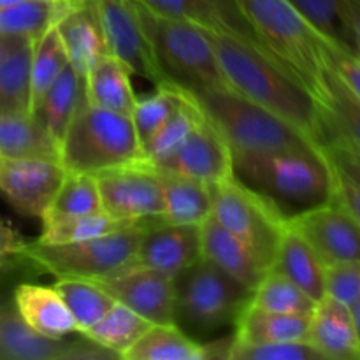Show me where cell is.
Listing matches in <instances>:
<instances>
[{"label": "cell", "mask_w": 360, "mask_h": 360, "mask_svg": "<svg viewBox=\"0 0 360 360\" xmlns=\"http://www.w3.org/2000/svg\"><path fill=\"white\" fill-rule=\"evenodd\" d=\"M352 311V319H354V326H355V333H357V341L360 347V299L355 302L354 306H350Z\"/></svg>", "instance_id": "48"}, {"label": "cell", "mask_w": 360, "mask_h": 360, "mask_svg": "<svg viewBox=\"0 0 360 360\" xmlns=\"http://www.w3.org/2000/svg\"><path fill=\"white\" fill-rule=\"evenodd\" d=\"M207 35L231 90L280 116L320 144L322 115L319 102L287 69L257 42L227 32L207 30Z\"/></svg>", "instance_id": "1"}, {"label": "cell", "mask_w": 360, "mask_h": 360, "mask_svg": "<svg viewBox=\"0 0 360 360\" xmlns=\"http://www.w3.org/2000/svg\"><path fill=\"white\" fill-rule=\"evenodd\" d=\"M102 210L122 220H164L162 176L148 162L120 165L95 174Z\"/></svg>", "instance_id": "11"}, {"label": "cell", "mask_w": 360, "mask_h": 360, "mask_svg": "<svg viewBox=\"0 0 360 360\" xmlns=\"http://www.w3.org/2000/svg\"><path fill=\"white\" fill-rule=\"evenodd\" d=\"M102 210L101 192H98L95 174L86 172H65L58 192L53 197L48 211L42 217V224L69 220Z\"/></svg>", "instance_id": "34"}, {"label": "cell", "mask_w": 360, "mask_h": 360, "mask_svg": "<svg viewBox=\"0 0 360 360\" xmlns=\"http://www.w3.org/2000/svg\"><path fill=\"white\" fill-rule=\"evenodd\" d=\"M181 97V88L169 83L155 86V91L148 97H137L136 105L130 112V118H132L134 129H136L137 137H139L141 146H144L146 141L160 129L162 123L171 116V112L179 104Z\"/></svg>", "instance_id": "40"}, {"label": "cell", "mask_w": 360, "mask_h": 360, "mask_svg": "<svg viewBox=\"0 0 360 360\" xmlns=\"http://www.w3.org/2000/svg\"><path fill=\"white\" fill-rule=\"evenodd\" d=\"M309 316L285 315L253 304L245 306L234 323L232 340L238 343H280L308 340Z\"/></svg>", "instance_id": "26"}, {"label": "cell", "mask_w": 360, "mask_h": 360, "mask_svg": "<svg viewBox=\"0 0 360 360\" xmlns=\"http://www.w3.org/2000/svg\"><path fill=\"white\" fill-rule=\"evenodd\" d=\"M252 290L202 259L174 276V323L200 341L225 327H234Z\"/></svg>", "instance_id": "6"}, {"label": "cell", "mask_w": 360, "mask_h": 360, "mask_svg": "<svg viewBox=\"0 0 360 360\" xmlns=\"http://www.w3.org/2000/svg\"><path fill=\"white\" fill-rule=\"evenodd\" d=\"M55 27L67 51L69 65L79 76H84L98 58L109 53L104 30L91 0H70Z\"/></svg>", "instance_id": "18"}, {"label": "cell", "mask_w": 360, "mask_h": 360, "mask_svg": "<svg viewBox=\"0 0 360 360\" xmlns=\"http://www.w3.org/2000/svg\"><path fill=\"white\" fill-rule=\"evenodd\" d=\"M320 150L323 151L327 158H329L330 164L341 171L343 174H347L348 178L354 179L355 183L360 185V153L355 151L354 148L348 146L347 143H343L341 139L333 136H326L322 139V143L319 144Z\"/></svg>", "instance_id": "45"}, {"label": "cell", "mask_w": 360, "mask_h": 360, "mask_svg": "<svg viewBox=\"0 0 360 360\" xmlns=\"http://www.w3.org/2000/svg\"><path fill=\"white\" fill-rule=\"evenodd\" d=\"M0 158H2V157H0Z\"/></svg>", "instance_id": "51"}, {"label": "cell", "mask_w": 360, "mask_h": 360, "mask_svg": "<svg viewBox=\"0 0 360 360\" xmlns=\"http://www.w3.org/2000/svg\"><path fill=\"white\" fill-rule=\"evenodd\" d=\"M18 2H23V0H0V9H4V7L7 6H13V4H18Z\"/></svg>", "instance_id": "50"}, {"label": "cell", "mask_w": 360, "mask_h": 360, "mask_svg": "<svg viewBox=\"0 0 360 360\" xmlns=\"http://www.w3.org/2000/svg\"><path fill=\"white\" fill-rule=\"evenodd\" d=\"M84 102H86V95H84L83 76H79L70 65H67V69L44 91L32 115L37 118V122L44 127L46 132L60 146L67 132V127L70 125Z\"/></svg>", "instance_id": "25"}, {"label": "cell", "mask_w": 360, "mask_h": 360, "mask_svg": "<svg viewBox=\"0 0 360 360\" xmlns=\"http://www.w3.org/2000/svg\"><path fill=\"white\" fill-rule=\"evenodd\" d=\"M148 224L150 221H141L134 227L83 241L58 245L30 241L21 262L27 260L37 269L56 276V280H104L130 267Z\"/></svg>", "instance_id": "8"}, {"label": "cell", "mask_w": 360, "mask_h": 360, "mask_svg": "<svg viewBox=\"0 0 360 360\" xmlns=\"http://www.w3.org/2000/svg\"><path fill=\"white\" fill-rule=\"evenodd\" d=\"M81 338L51 340L32 330L18 313L13 292L0 285V360H122L115 352Z\"/></svg>", "instance_id": "10"}, {"label": "cell", "mask_w": 360, "mask_h": 360, "mask_svg": "<svg viewBox=\"0 0 360 360\" xmlns=\"http://www.w3.org/2000/svg\"><path fill=\"white\" fill-rule=\"evenodd\" d=\"M330 44L355 53V42L341 0H288Z\"/></svg>", "instance_id": "39"}, {"label": "cell", "mask_w": 360, "mask_h": 360, "mask_svg": "<svg viewBox=\"0 0 360 360\" xmlns=\"http://www.w3.org/2000/svg\"><path fill=\"white\" fill-rule=\"evenodd\" d=\"M204 122V112L190 91L183 90V97L174 111L162 123L160 129L143 146V157L148 164H157L178 150L193 130Z\"/></svg>", "instance_id": "31"}, {"label": "cell", "mask_w": 360, "mask_h": 360, "mask_svg": "<svg viewBox=\"0 0 360 360\" xmlns=\"http://www.w3.org/2000/svg\"><path fill=\"white\" fill-rule=\"evenodd\" d=\"M153 323L136 313L134 309L127 308L122 302H115L111 309L95 323L90 329L83 330L81 336L108 350L115 352L116 355H122L146 333Z\"/></svg>", "instance_id": "33"}, {"label": "cell", "mask_w": 360, "mask_h": 360, "mask_svg": "<svg viewBox=\"0 0 360 360\" xmlns=\"http://www.w3.org/2000/svg\"><path fill=\"white\" fill-rule=\"evenodd\" d=\"M200 259L199 225H178L155 220L144 229L130 267H146L176 276Z\"/></svg>", "instance_id": "17"}, {"label": "cell", "mask_w": 360, "mask_h": 360, "mask_svg": "<svg viewBox=\"0 0 360 360\" xmlns=\"http://www.w3.org/2000/svg\"><path fill=\"white\" fill-rule=\"evenodd\" d=\"M232 338V334H231ZM227 360H326L319 350L302 341L280 343H238L231 340Z\"/></svg>", "instance_id": "41"}, {"label": "cell", "mask_w": 360, "mask_h": 360, "mask_svg": "<svg viewBox=\"0 0 360 360\" xmlns=\"http://www.w3.org/2000/svg\"><path fill=\"white\" fill-rule=\"evenodd\" d=\"M70 0H23L0 9V37L37 41L56 25Z\"/></svg>", "instance_id": "30"}, {"label": "cell", "mask_w": 360, "mask_h": 360, "mask_svg": "<svg viewBox=\"0 0 360 360\" xmlns=\"http://www.w3.org/2000/svg\"><path fill=\"white\" fill-rule=\"evenodd\" d=\"M260 48L287 69L319 102L327 70L326 44L288 0H236Z\"/></svg>", "instance_id": "3"}, {"label": "cell", "mask_w": 360, "mask_h": 360, "mask_svg": "<svg viewBox=\"0 0 360 360\" xmlns=\"http://www.w3.org/2000/svg\"><path fill=\"white\" fill-rule=\"evenodd\" d=\"M326 63L329 69L360 98V56L341 46L326 44Z\"/></svg>", "instance_id": "44"}, {"label": "cell", "mask_w": 360, "mask_h": 360, "mask_svg": "<svg viewBox=\"0 0 360 360\" xmlns=\"http://www.w3.org/2000/svg\"><path fill=\"white\" fill-rule=\"evenodd\" d=\"M122 360H206V348L176 323H153Z\"/></svg>", "instance_id": "29"}, {"label": "cell", "mask_w": 360, "mask_h": 360, "mask_svg": "<svg viewBox=\"0 0 360 360\" xmlns=\"http://www.w3.org/2000/svg\"><path fill=\"white\" fill-rule=\"evenodd\" d=\"M193 2L202 11L207 30L227 32L257 42L255 34L236 0H193Z\"/></svg>", "instance_id": "42"}, {"label": "cell", "mask_w": 360, "mask_h": 360, "mask_svg": "<svg viewBox=\"0 0 360 360\" xmlns=\"http://www.w3.org/2000/svg\"><path fill=\"white\" fill-rule=\"evenodd\" d=\"M91 281L151 323H174V276L171 274L127 267L104 280Z\"/></svg>", "instance_id": "16"}, {"label": "cell", "mask_w": 360, "mask_h": 360, "mask_svg": "<svg viewBox=\"0 0 360 360\" xmlns=\"http://www.w3.org/2000/svg\"><path fill=\"white\" fill-rule=\"evenodd\" d=\"M104 30L111 55L125 62L134 74L151 81L155 86L164 84V76L155 62L153 51L141 28L130 0H91Z\"/></svg>", "instance_id": "14"}, {"label": "cell", "mask_w": 360, "mask_h": 360, "mask_svg": "<svg viewBox=\"0 0 360 360\" xmlns=\"http://www.w3.org/2000/svg\"><path fill=\"white\" fill-rule=\"evenodd\" d=\"M30 245L11 221L0 218V271L11 269L14 262H21V255Z\"/></svg>", "instance_id": "47"}, {"label": "cell", "mask_w": 360, "mask_h": 360, "mask_svg": "<svg viewBox=\"0 0 360 360\" xmlns=\"http://www.w3.org/2000/svg\"><path fill=\"white\" fill-rule=\"evenodd\" d=\"M32 41L20 39L0 60V115L32 112Z\"/></svg>", "instance_id": "32"}, {"label": "cell", "mask_w": 360, "mask_h": 360, "mask_svg": "<svg viewBox=\"0 0 360 360\" xmlns=\"http://www.w3.org/2000/svg\"><path fill=\"white\" fill-rule=\"evenodd\" d=\"M53 287L72 313L79 327V334L94 327L116 302L101 285L91 280L60 278L56 283H53Z\"/></svg>", "instance_id": "35"}, {"label": "cell", "mask_w": 360, "mask_h": 360, "mask_svg": "<svg viewBox=\"0 0 360 360\" xmlns=\"http://www.w3.org/2000/svg\"><path fill=\"white\" fill-rule=\"evenodd\" d=\"M153 167L167 174L218 185L234 176V157L227 141L204 116L192 136Z\"/></svg>", "instance_id": "15"}, {"label": "cell", "mask_w": 360, "mask_h": 360, "mask_svg": "<svg viewBox=\"0 0 360 360\" xmlns=\"http://www.w3.org/2000/svg\"><path fill=\"white\" fill-rule=\"evenodd\" d=\"M319 105L322 115V139L326 136L338 137L360 153V98L329 65L323 74Z\"/></svg>", "instance_id": "24"}, {"label": "cell", "mask_w": 360, "mask_h": 360, "mask_svg": "<svg viewBox=\"0 0 360 360\" xmlns=\"http://www.w3.org/2000/svg\"><path fill=\"white\" fill-rule=\"evenodd\" d=\"M144 160L143 146L129 115L84 102L60 143L67 172L97 174L105 169Z\"/></svg>", "instance_id": "7"}, {"label": "cell", "mask_w": 360, "mask_h": 360, "mask_svg": "<svg viewBox=\"0 0 360 360\" xmlns=\"http://www.w3.org/2000/svg\"><path fill=\"white\" fill-rule=\"evenodd\" d=\"M200 227V257L227 273L239 283L255 290L257 285L267 273L252 250L232 232H229L217 218L211 214Z\"/></svg>", "instance_id": "19"}, {"label": "cell", "mask_w": 360, "mask_h": 360, "mask_svg": "<svg viewBox=\"0 0 360 360\" xmlns=\"http://www.w3.org/2000/svg\"><path fill=\"white\" fill-rule=\"evenodd\" d=\"M20 41V39H7V37H0V60L4 58V56L7 55V53L11 51V48H13L16 42Z\"/></svg>", "instance_id": "49"}, {"label": "cell", "mask_w": 360, "mask_h": 360, "mask_svg": "<svg viewBox=\"0 0 360 360\" xmlns=\"http://www.w3.org/2000/svg\"><path fill=\"white\" fill-rule=\"evenodd\" d=\"M252 302L262 309L285 313V315L311 316L316 301L278 271L269 269L255 290L252 292Z\"/></svg>", "instance_id": "37"}, {"label": "cell", "mask_w": 360, "mask_h": 360, "mask_svg": "<svg viewBox=\"0 0 360 360\" xmlns=\"http://www.w3.org/2000/svg\"><path fill=\"white\" fill-rule=\"evenodd\" d=\"M207 122L221 134L232 155L283 150H315L319 144L294 125L236 94L218 88L192 94Z\"/></svg>", "instance_id": "5"}, {"label": "cell", "mask_w": 360, "mask_h": 360, "mask_svg": "<svg viewBox=\"0 0 360 360\" xmlns=\"http://www.w3.org/2000/svg\"><path fill=\"white\" fill-rule=\"evenodd\" d=\"M132 76L134 72L125 62L108 53L98 58L83 76L86 102L97 108L130 116L137 101Z\"/></svg>", "instance_id": "22"}, {"label": "cell", "mask_w": 360, "mask_h": 360, "mask_svg": "<svg viewBox=\"0 0 360 360\" xmlns=\"http://www.w3.org/2000/svg\"><path fill=\"white\" fill-rule=\"evenodd\" d=\"M69 65L67 51L60 39L56 27L49 28L44 35L34 41L30 60V86H32V111L41 101L44 91L53 81Z\"/></svg>", "instance_id": "38"}, {"label": "cell", "mask_w": 360, "mask_h": 360, "mask_svg": "<svg viewBox=\"0 0 360 360\" xmlns=\"http://www.w3.org/2000/svg\"><path fill=\"white\" fill-rule=\"evenodd\" d=\"M211 214L252 250L264 269L273 267L288 220L276 204L232 176L213 185Z\"/></svg>", "instance_id": "9"}, {"label": "cell", "mask_w": 360, "mask_h": 360, "mask_svg": "<svg viewBox=\"0 0 360 360\" xmlns=\"http://www.w3.org/2000/svg\"><path fill=\"white\" fill-rule=\"evenodd\" d=\"M232 157L236 178L267 197L287 217L330 202L333 165L320 146Z\"/></svg>", "instance_id": "2"}, {"label": "cell", "mask_w": 360, "mask_h": 360, "mask_svg": "<svg viewBox=\"0 0 360 360\" xmlns=\"http://www.w3.org/2000/svg\"><path fill=\"white\" fill-rule=\"evenodd\" d=\"M271 269L288 278L313 301H320L326 295V264L308 241L288 225V220Z\"/></svg>", "instance_id": "23"}, {"label": "cell", "mask_w": 360, "mask_h": 360, "mask_svg": "<svg viewBox=\"0 0 360 360\" xmlns=\"http://www.w3.org/2000/svg\"><path fill=\"white\" fill-rule=\"evenodd\" d=\"M13 297L25 323L41 336L62 340L79 334L72 313L53 285L20 283L14 287Z\"/></svg>", "instance_id": "21"}, {"label": "cell", "mask_w": 360, "mask_h": 360, "mask_svg": "<svg viewBox=\"0 0 360 360\" xmlns=\"http://www.w3.org/2000/svg\"><path fill=\"white\" fill-rule=\"evenodd\" d=\"M288 225L308 241L326 266L360 259V224L338 204H320L288 217Z\"/></svg>", "instance_id": "13"}, {"label": "cell", "mask_w": 360, "mask_h": 360, "mask_svg": "<svg viewBox=\"0 0 360 360\" xmlns=\"http://www.w3.org/2000/svg\"><path fill=\"white\" fill-rule=\"evenodd\" d=\"M329 160V158H327ZM333 165V164H330ZM330 202L338 204L360 224V185L348 178L333 165V197Z\"/></svg>", "instance_id": "46"}, {"label": "cell", "mask_w": 360, "mask_h": 360, "mask_svg": "<svg viewBox=\"0 0 360 360\" xmlns=\"http://www.w3.org/2000/svg\"><path fill=\"white\" fill-rule=\"evenodd\" d=\"M160 172V171H158ZM164 186V220L178 225H200L213 213V185L160 172Z\"/></svg>", "instance_id": "28"}, {"label": "cell", "mask_w": 360, "mask_h": 360, "mask_svg": "<svg viewBox=\"0 0 360 360\" xmlns=\"http://www.w3.org/2000/svg\"><path fill=\"white\" fill-rule=\"evenodd\" d=\"M137 224H141V221L122 220V218H116L112 217V214H109L108 211L101 210L95 211V213L83 214V217L69 218V220L42 224L41 236H39V239H35V241L46 243V245L83 241V239L112 234V232L134 227V225Z\"/></svg>", "instance_id": "36"}, {"label": "cell", "mask_w": 360, "mask_h": 360, "mask_svg": "<svg viewBox=\"0 0 360 360\" xmlns=\"http://www.w3.org/2000/svg\"><path fill=\"white\" fill-rule=\"evenodd\" d=\"M0 157L60 160V146L32 112H11L0 115Z\"/></svg>", "instance_id": "27"}, {"label": "cell", "mask_w": 360, "mask_h": 360, "mask_svg": "<svg viewBox=\"0 0 360 360\" xmlns=\"http://www.w3.org/2000/svg\"><path fill=\"white\" fill-rule=\"evenodd\" d=\"M308 341L326 360H360L350 308L330 295H323L316 301L309 316Z\"/></svg>", "instance_id": "20"}, {"label": "cell", "mask_w": 360, "mask_h": 360, "mask_svg": "<svg viewBox=\"0 0 360 360\" xmlns=\"http://www.w3.org/2000/svg\"><path fill=\"white\" fill-rule=\"evenodd\" d=\"M130 4L150 42L164 83L190 94L229 88L206 28L158 14L134 0Z\"/></svg>", "instance_id": "4"}, {"label": "cell", "mask_w": 360, "mask_h": 360, "mask_svg": "<svg viewBox=\"0 0 360 360\" xmlns=\"http://www.w3.org/2000/svg\"><path fill=\"white\" fill-rule=\"evenodd\" d=\"M65 172L53 158H0V193L20 214L42 220Z\"/></svg>", "instance_id": "12"}, {"label": "cell", "mask_w": 360, "mask_h": 360, "mask_svg": "<svg viewBox=\"0 0 360 360\" xmlns=\"http://www.w3.org/2000/svg\"><path fill=\"white\" fill-rule=\"evenodd\" d=\"M326 295L345 306H354L360 299V259L326 266Z\"/></svg>", "instance_id": "43"}]
</instances>
